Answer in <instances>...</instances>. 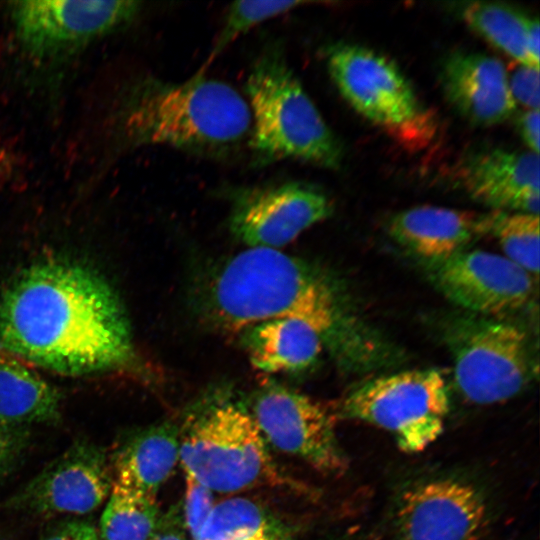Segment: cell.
I'll return each instance as SVG.
<instances>
[{
  "label": "cell",
  "mask_w": 540,
  "mask_h": 540,
  "mask_svg": "<svg viewBox=\"0 0 540 540\" xmlns=\"http://www.w3.org/2000/svg\"><path fill=\"white\" fill-rule=\"evenodd\" d=\"M0 344L66 374L118 368L133 357L129 322L113 289L91 270L63 261L32 266L5 291Z\"/></svg>",
  "instance_id": "1"
},
{
  "label": "cell",
  "mask_w": 540,
  "mask_h": 540,
  "mask_svg": "<svg viewBox=\"0 0 540 540\" xmlns=\"http://www.w3.org/2000/svg\"><path fill=\"white\" fill-rule=\"evenodd\" d=\"M216 328L242 332L270 319L293 318L315 327L324 342L340 320L335 288L306 261L275 249L247 248L216 267L201 296Z\"/></svg>",
  "instance_id": "2"
},
{
  "label": "cell",
  "mask_w": 540,
  "mask_h": 540,
  "mask_svg": "<svg viewBox=\"0 0 540 540\" xmlns=\"http://www.w3.org/2000/svg\"><path fill=\"white\" fill-rule=\"evenodd\" d=\"M118 127L131 146L221 155L250 135L251 114L248 102L226 82L201 73L182 83L147 76L124 94Z\"/></svg>",
  "instance_id": "3"
},
{
  "label": "cell",
  "mask_w": 540,
  "mask_h": 540,
  "mask_svg": "<svg viewBox=\"0 0 540 540\" xmlns=\"http://www.w3.org/2000/svg\"><path fill=\"white\" fill-rule=\"evenodd\" d=\"M179 462L185 476L214 493L259 486L307 490L278 468L249 409L229 399H214L188 415L179 429Z\"/></svg>",
  "instance_id": "4"
},
{
  "label": "cell",
  "mask_w": 540,
  "mask_h": 540,
  "mask_svg": "<svg viewBox=\"0 0 540 540\" xmlns=\"http://www.w3.org/2000/svg\"><path fill=\"white\" fill-rule=\"evenodd\" d=\"M245 91L251 114L250 147L258 164L297 159L336 169L343 149L286 62L280 48L254 62Z\"/></svg>",
  "instance_id": "5"
},
{
  "label": "cell",
  "mask_w": 540,
  "mask_h": 540,
  "mask_svg": "<svg viewBox=\"0 0 540 540\" xmlns=\"http://www.w3.org/2000/svg\"><path fill=\"white\" fill-rule=\"evenodd\" d=\"M326 61L342 97L396 142L416 150L433 139L434 115L389 58L364 46L337 43L328 47Z\"/></svg>",
  "instance_id": "6"
},
{
  "label": "cell",
  "mask_w": 540,
  "mask_h": 540,
  "mask_svg": "<svg viewBox=\"0 0 540 540\" xmlns=\"http://www.w3.org/2000/svg\"><path fill=\"white\" fill-rule=\"evenodd\" d=\"M333 412L381 428L394 437L400 450L417 453L442 434L449 390L436 369L402 371L356 386Z\"/></svg>",
  "instance_id": "7"
},
{
  "label": "cell",
  "mask_w": 540,
  "mask_h": 540,
  "mask_svg": "<svg viewBox=\"0 0 540 540\" xmlns=\"http://www.w3.org/2000/svg\"><path fill=\"white\" fill-rule=\"evenodd\" d=\"M458 392L468 402L491 405L522 392L532 376L525 331L485 316L456 319L447 332Z\"/></svg>",
  "instance_id": "8"
},
{
  "label": "cell",
  "mask_w": 540,
  "mask_h": 540,
  "mask_svg": "<svg viewBox=\"0 0 540 540\" xmlns=\"http://www.w3.org/2000/svg\"><path fill=\"white\" fill-rule=\"evenodd\" d=\"M138 1H17L10 3L16 37L41 61H56L129 23Z\"/></svg>",
  "instance_id": "9"
},
{
  "label": "cell",
  "mask_w": 540,
  "mask_h": 540,
  "mask_svg": "<svg viewBox=\"0 0 540 540\" xmlns=\"http://www.w3.org/2000/svg\"><path fill=\"white\" fill-rule=\"evenodd\" d=\"M265 442L318 472L341 475L348 460L335 431L336 416L309 396L270 384L249 409Z\"/></svg>",
  "instance_id": "10"
},
{
  "label": "cell",
  "mask_w": 540,
  "mask_h": 540,
  "mask_svg": "<svg viewBox=\"0 0 540 540\" xmlns=\"http://www.w3.org/2000/svg\"><path fill=\"white\" fill-rule=\"evenodd\" d=\"M112 484L104 449L90 440H76L9 497L3 507L41 516L84 515L108 498Z\"/></svg>",
  "instance_id": "11"
},
{
  "label": "cell",
  "mask_w": 540,
  "mask_h": 540,
  "mask_svg": "<svg viewBox=\"0 0 540 540\" xmlns=\"http://www.w3.org/2000/svg\"><path fill=\"white\" fill-rule=\"evenodd\" d=\"M429 280L452 303L485 317L523 308L535 290L534 277L505 256L463 250L426 263Z\"/></svg>",
  "instance_id": "12"
},
{
  "label": "cell",
  "mask_w": 540,
  "mask_h": 540,
  "mask_svg": "<svg viewBox=\"0 0 540 540\" xmlns=\"http://www.w3.org/2000/svg\"><path fill=\"white\" fill-rule=\"evenodd\" d=\"M489 520L482 491L453 477L417 482L400 495L396 540H479Z\"/></svg>",
  "instance_id": "13"
},
{
  "label": "cell",
  "mask_w": 540,
  "mask_h": 540,
  "mask_svg": "<svg viewBox=\"0 0 540 540\" xmlns=\"http://www.w3.org/2000/svg\"><path fill=\"white\" fill-rule=\"evenodd\" d=\"M332 211L331 200L316 187L285 182L238 192L229 226L248 248L279 250Z\"/></svg>",
  "instance_id": "14"
},
{
  "label": "cell",
  "mask_w": 540,
  "mask_h": 540,
  "mask_svg": "<svg viewBox=\"0 0 540 540\" xmlns=\"http://www.w3.org/2000/svg\"><path fill=\"white\" fill-rule=\"evenodd\" d=\"M459 186L494 210L539 215V156L494 148L469 154L456 169Z\"/></svg>",
  "instance_id": "15"
},
{
  "label": "cell",
  "mask_w": 540,
  "mask_h": 540,
  "mask_svg": "<svg viewBox=\"0 0 540 540\" xmlns=\"http://www.w3.org/2000/svg\"><path fill=\"white\" fill-rule=\"evenodd\" d=\"M444 94L469 121L490 126L508 120L516 110L503 63L482 53L454 52L440 71Z\"/></svg>",
  "instance_id": "16"
},
{
  "label": "cell",
  "mask_w": 540,
  "mask_h": 540,
  "mask_svg": "<svg viewBox=\"0 0 540 540\" xmlns=\"http://www.w3.org/2000/svg\"><path fill=\"white\" fill-rule=\"evenodd\" d=\"M489 212L417 206L395 214L389 221L391 237L425 263L446 259L488 235Z\"/></svg>",
  "instance_id": "17"
},
{
  "label": "cell",
  "mask_w": 540,
  "mask_h": 540,
  "mask_svg": "<svg viewBox=\"0 0 540 540\" xmlns=\"http://www.w3.org/2000/svg\"><path fill=\"white\" fill-rule=\"evenodd\" d=\"M179 462V429L170 423L141 428L125 436L114 449L113 481L157 498Z\"/></svg>",
  "instance_id": "18"
},
{
  "label": "cell",
  "mask_w": 540,
  "mask_h": 540,
  "mask_svg": "<svg viewBox=\"0 0 540 540\" xmlns=\"http://www.w3.org/2000/svg\"><path fill=\"white\" fill-rule=\"evenodd\" d=\"M243 333L252 365L265 373H296L315 364L324 339L309 323L293 318L270 319Z\"/></svg>",
  "instance_id": "19"
},
{
  "label": "cell",
  "mask_w": 540,
  "mask_h": 540,
  "mask_svg": "<svg viewBox=\"0 0 540 540\" xmlns=\"http://www.w3.org/2000/svg\"><path fill=\"white\" fill-rule=\"evenodd\" d=\"M0 419L26 425L60 419L58 391L4 352H0Z\"/></svg>",
  "instance_id": "20"
},
{
  "label": "cell",
  "mask_w": 540,
  "mask_h": 540,
  "mask_svg": "<svg viewBox=\"0 0 540 540\" xmlns=\"http://www.w3.org/2000/svg\"><path fill=\"white\" fill-rule=\"evenodd\" d=\"M296 530L268 506L246 497L217 503L195 540H295Z\"/></svg>",
  "instance_id": "21"
},
{
  "label": "cell",
  "mask_w": 540,
  "mask_h": 540,
  "mask_svg": "<svg viewBox=\"0 0 540 540\" xmlns=\"http://www.w3.org/2000/svg\"><path fill=\"white\" fill-rule=\"evenodd\" d=\"M460 14L473 31L518 64L539 68L527 46L529 16L507 4L489 1L467 2Z\"/></svg>",
  "instance_id": "22"
},
{
  "label": "cell",
  "mask_w": 540,
  "mask_h": 540,
  "mask_svg": "<svg viewBox=\"0 0 540 540\" xmlns=\"http://www.w3.org/2000/svg\"><path fill=\"white\" fill-rule=\"evenodd\" d=\"M161 516L157 498L113 481L100 520L99 540H149Z\"/></svg>",
  "instance_id": "23"
},
{
  "label": "cell",
  "mask_w": 540,
  "mask_h": 540,
  "mask_svg": "<svg viewBox=\"0 0 540 540\" xmlns=\"http://www.w3.org/2000/svg\"><path fill=\"white\" fill-rule=\"evenodd\" d=\"M488 235L498 240L507 259L538 277L539 215L493 210Z\"/></svg>",
  "instance_id": "24"
},
{
  "label": "cell",
  "mask_w": 540,
  "mask_h": 540,
  "mask_svg": "<svg viewBox=\"0 0 540 540\" xmlns=\"http://www.w3.org/2000/svg\"><path fill=\"white\" fill-rule=\"evenodd\" d=\"M307 1H236L229 5L221 31L205 63L208 66L217 55L221 54L235 39L248 32L254 26L284 14ZM202 68V69H203ZM201 69V70H202Z\"/></svg>",
  "instance_id": "25"
},
{
  "label": "cell",
  "mask_w": 540,
  "mask_h": 540,
  "mask_svg": "<svg viewBox=\"0 0 540 540\" xmlns=\"http://www.w3.org/2000/svg\"><path fill=\"white\" fill-rule=\"evenodd\" d=\"M215 505L214 492L194 479L188 476L185 477V492L181 513L190 540L196 539Z\"/></svg>",
  "instance_id": "26"
},
{
  "label": "cell",
  "mask_w": 540,
  "mask_h": 540,
  "mask_svg": "<svg viewBox=\"0 0 540 540\" xmlns=\"http://www.w3.org/2000/svg\"><path fill=\"white\" fill-rule=\"evenodd\" d=\"M29 443L28 425L0 419V481L15 470Z\"/></svg>",
  "instance_id": "27"
},
{
  "label": "cell",
  "mask_w": 540,
  "mask_h": 540,
  "mask_svg": "<svg viewBox=\"0 0 540 540\" xmlns=\"http://www.w3.org/2000/svg\"><path fill=\"white\" fill-rule=\"evenodd\" d=\"M539 82L538 67L518 64L508 76L509 89L516 105L521 104L527 110H539Z\"/></svg>",
  "instance_id": "28"
},
{
  "label": "cell",
  "mask_w": 540,
  "mask_h": 540,
  "mask_svg": "<svg viewBox=\"0 0 540 540\" xmlns=\"http://www.w3.org/2000/svg\"><path fill=\"white\" fill-rule=\"evenodd\" d=\"M40 540H99V536L90 522L73 519L54 524Z\"/></svg>",
  "instance_id": "29"
},
{
  "label": "cell",
  "mask_w": 540,
  "mask_h": 540,
  "mask_svg": "<svg viewBox=\"0 0 540 540\" xmlns=\"http://www.w3.org/2000/svg\"><path fill=\"white\" fill-rule=\"evenodd\" d=\"M149 540H190L182 519L181 506L162 514L157 530Z\"/></svg>",
  "instance_id": "30"
},
{
  "label": "cell",
  "mask_w": 540,
  "mask_h": 540,
  "mask_svg": "<svg viewBox=\"0 0 540 540\" xmlns=\"http://www.w3.org/2000/svg\"><path fill=\"white\" fill-rule=\"evenodd\" d=\"M539 110H526L517 118V130L529 151L539 153Z\"/></svg>",
  "instance_id": "31"
},
{
  "label": "cell",
  "mask_w": 540,
  "mask_h": 540,
  "mask_svg": "<svg viewBox=\"0 0 540 540\" xmlns=\"http://www.w3.org/2000/svg\"><path fill=\"white\" fill-rule=\"evenodd\" d=\"M539 20L538 17L528 18L527 46L533 62L539 66Z\"/></svg>",
  "instance_id": "32"
},
{
  "label": "cell",
  "mask_w": 540,
  "mask_h": 540,
  "mask_svg": "<svg viewBox=\"0 0 540 540\" xmlns=\"http://www.w3.org/2000/svg\"><path fill=\"white\" fill-rule=\"evenodd\" d=\"M338 540H342V539H338Z\"/></svg>",
  "instance_id": "33"
}]
</instances>
